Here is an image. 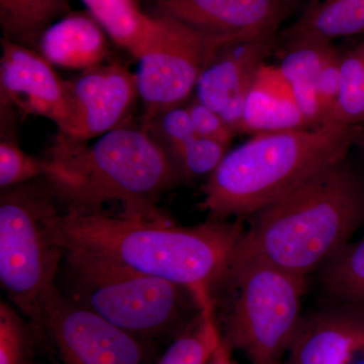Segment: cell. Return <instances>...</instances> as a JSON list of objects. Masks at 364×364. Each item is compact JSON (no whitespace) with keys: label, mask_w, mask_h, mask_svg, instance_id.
I'll return each mask as SVG.
<instances>
[{"label":"cell","mask_w":364,"mask_h":364,"mask_svg":"<svg viewBox=\"0 0 364 364\" xmlns=\"http://www.w3.org/2000/svg\"><path fill=\"white\" fill-rule=\"evenodd\" d=\"M46 233L65 252L91 254L188 287L203 309L214 305L215 289L244 231L239 222L214 218L198 226L181 227L164 217L59 212L48 218Z\"/></svg>","instance_id":"obj_1"},{"label":"cell","mask_w":364,"mask_h":364,"mask_svg":"<svg viewBox=\"0 0 364 364\" xmlns=\"http://www.w3.org/2000/svg\"><path fill=\"white\" fill-rule=\"evenodd\" d=\"M235 256L306 277L349 243L364 219V184L342 160L253 214Z\"/></svg>","instance_id":"obj_2"},{"label":"cell","mask_w":364,"mask_h":364,"mask_svg":"<svg viewBox=\"0 0 364 364\" xmlns=\"http://www.w3.org/2000/svg\"><path fill=\"white\" fill-rule=\"evenodd\" d=\"M48 160L44 177L62 212L98 214L105 203L117 202L126 215L160 219L155 203L181 181L144 128L119 127L91 145L59 133Z\"/></svg>","instance_id":"obj_3"},{"label":"cell","mask_w":364,"mask_h":364,"mask_svg":"<svg viewBox=\"0 0 364 364\" xmlns=\"http://www.w3.org/2000/svg\"><path fill=\"white\" fill-rule=\"evenodd\" d=\"M363 140L358 126L344 124L254 135L227 152L208 177L203 208L214 219L255 214L346 159Z\"/></svg>","instance_id":"obj_4"},{"label":"cell","mask_w":364,"mask_h":364,"mask_svg":"<svg viewBox=\"0 0 364 364\" xmlns=\"http://www.w3.org/2000/svg\"><path fill=\"white\" fill-rule=\"evenodd\" d=\"M56 286L107 322L154 343L178 335L193 321L191 313L202 310L188 287L77 251H66Z\"/></svg>","instance_id":"obj_5"},{"label":"cell","mask_w":364,"mask_h":364,"mask_svg":"<svg viewBox=\"0 0 364 364\" xmlns=\"http://www.w3.org/2000/svg\"><path fill=\"white\" fill-rule=\"evenodd\" d=\"M224 279L233 282L238 294L223 339L251 364H279L301 327L305 277L267 261L234 255Z\"/></svg>","instance_id":"obj_6"},{"label":"cell","mask_w":364,"mask_h":364,"mask_svg":"<svg viewBox=\"0 0 364 364\" xmlns=\"http://www.w3.org/2000/svg\"><path fill=\"white\" fill-rule=\"evenodd\" d=\"M62 212L45 177L2 188L0 195V284L11 305L31 323L41 296L56 284L65 251L46 233L47 219Z\"/></svg>","instance_id":"obj_7"},{"label":"cell","mask_w":364,"mask_h":364,"mask_svg":"<svg viewBox=\"0 0 364 364\" xmlns=\"http://www.w3.org/2000/svg\"><path fill=\"white\" fill-rule=\"evenodd\" d=\"M52 364H155L156 343L124 331L76 303L56 284L45 289L32 323Z\"/></svg>","instance_id":"obj_8"},{"label":"cell","mask_w":364,"mask_h":364,"mask_svg":"<svg viewBox=\"0 0 364 364\" xmlns=\"http://www.w3.org/2000/svg\"><path fill=\"white\" fill-rule=\"evenodd\" d=\"M223 40L203 35L166 16H156V26L139 61V97L144 121L182 107L196 90L205 67L225 46Z\"/></svg>","instance_id":"obj_9"},{"label":"cell","mask_w":364,"mask_h":364,"mask_svg":"<svg viewBox=\"0 0 364 364\" xmlns=\"http://www.w3.org/2000/svg\"><path fill=\"white\" fill-rule=\"evenodd\" d=\"M1 105L28 116L46 117L68 135L73 126L68 83L39 52L2 38L0 59Z\"/></svg>","instance_id":"obj_10"},{"label":"cell","mask_w":364,"mask_h":364,"mask_svg":"<svg viewBox=\"0 0 364 364\" xmlns=\"http://www.w3.org/2000/svg\"><path fill=\"white\" fill-rule=\"evenodd\" d=\"M294 7L284 0H155L158 16L228 44L274 37Z\"/></svg>","instance_id":"obj_11"},{"label":"cell","mask_w":364,"mask_h":364,"mask_svg":"<svg viewBox=\"0 0 364 364\" xmlns=\"http://www.w3.org/2000/svg\"><path fill=\"white\" fill-rule=\"evenodd\" d=\"M67 83L73 126L66 136L81 142L119 128L139 97L136 74L119 62L86 69Z\"/></svg>","instance_id":"obj_12"},{"label":"cell","mask_w":364,"mask_h":364,"mask_svg":"<svg viewBox=\"0 0 364 364\" xmlns=\"http://www.w3.org/2000/svg\"><path fill=\"white\" fill-rule=\"evenodd\" d=\"M277 36L225 46L205 67L196 87V100L219 114L238 135L244 104L256 72L275 48Z\"/></svg>","instance_id":"obj_13"},{"label":"cell","mask_w":364,"mask_h":364,"mask_svg":"<svg viewBox=\"0 0 364 364\" xmlns=\"http://www.w3.org/2000/svg\"><path fill=\"white\" fill-rule=\"evenodd\" d=\"M143 128L159 144L181 179L210 176L228 152L226 146L196 133L183 105L146 119Z\"/></svg>","instance_id":"obj_14"},{"label":"cell","mask_w":364,"mask_h":364,"mask_svg":"<svg viewBox=\"0 0 364 364\" xmlns=\"http://www.w3.org/2000/svg\"><path fill=\"white\" fill-rule=\"evenodd\" d=\"M279 66L263 63L244 104L242 133H279L311 128Z\"/></svg>","instance_id":"obj_15"},{"label":"cell","mask_w":364,"mask_h":364,"mask_svg":"<svg viewBox=\"0 0 364 364\" xmlns=\"http://www.w3.org/2000/svg\"><path fill=\"white\" fill-rule=\"evenodd\" d=\"M364 316L321 314L301 322L289 348V364H350Z\"/></svg>","instance_id":"obj_16"},{"label":"cell","mask_w":364,"mask_h":364,"mask_svg":"<svg viewBox=\"0 0 364 364\" xmlns=\"http://www.w3.org/2000/svg\"><path fill=\"white\" fill-rule=\"evenodd\" d=\"M107 35L90 11L69 13L45 31L38 52L52 65L83 71L107 59Z\"/></svg>","instance_id":"obj_17"},{"label":"cell","mask_w":364,"mask_h":364,"mask_svg":"<svg viewBox=\"0 0 364 364\" xmlns=\"http://www.w3.org/2000/svg\"><path fill=\"white\" fill-rule=\"evenodd\" d=\"M364 33V0H311L282 35V48L303 42L332 44Z\"/></svg>","instance_id":"obj_18"},{"label":"cell","mask_w":364,"mask_h":364,"mask_svg":"<svg viewBox=\"0 0 364 364\" xmlns=\"http://www.w3.org/2000/svg\"><path fill=\"white\" fill-rule=\"evenodd\" d=\"M332 45L303 42L282 48L280 71L291 85L304 117L312 127L324 124L318 97V79Z\"/></svg>","instance_id":"obj_19"},{"label":"cell","mask_w":364,"mask_h":364,"mask_svg":"<svg viewBox=\"0 0 364 364\" xmlns=\"http://www.w3.org/2000/svg\"><path fill=\"white\" fill-rule=\"evenodd\" d=\"M82 1L117 46L140 58L154 33L156 16L143 14L134 0Z\"/></svg>","instance_id":"obj_20"},{"label":"cell","mask_w":364,"mask_h":364,"mask_svg":"<svg viewBox=\"0 0 364 364\" xmlns=\"http://www.w3.org/2000/svg\"><path fill=\"white\" fill-rule=\"evenodd\" d=\"M68 14V0H0L4 37L36 51L45 31Z\"/></svg>","instance_id":"obj_21"},{"label":"cell","mask_w":364,"mask_h":364,"mask_svg":"<svg viewBox=\"0 0 364 364\" xmlns=\"http://www.w3.org/2000/svg\"><path fill=\"white\" fill-rule=\"evenodd\" d=\"M222 339L214 306H205L155 364H208Z\"/></svg>","instance_id":"obj_22"},{"label":"cell","mask_w":364,"mask_h":364,"mask_svg":"<svg viewBox=\"0 0 364 364\" xmlns=\"http://www.w3.org/2000/svg\"><path fill=\"white\" fill-rule=\"evenodd\" d=\"M322 282L335 296L364 305V236L347 244L325 265Z\"/></svg>","instance_id":"obj_23"},{"label":"cell","mask_w":364,"mask_h":364,"mask_svg":"<svg viewBox=\"0 0 364 364\" xmlns=\"http://www.w3.org/2000/svg\"><path fill=\"white\" fill-rule=\"evenodd\" d=\"M39 350L32 323L11 304L0 301V364H36Z\"/></svg>","instance_id":"obj_24"},{"label":"cell","mask_w":364,"mask_h":364,"mask_svg":"<svg viewBox=\"0 0 364 364\" xmlns=\"http://www.w3.org/2000/svg\"><path fill=\"white\" fill-rule=\"evenodd\" d=\"M364 122V41L341 54L339 95L334 123L358 126Z\"/></svg>","instance_id":"obj_25"},{"label":"cell","mask_w":364,"mask_h":364,"mask_svg":"<svg viewBox=\"0 0 364 364\" xmlns=\"http://www.w3.org/2000/svg\"><path fill=\"white\" fill-rule=\"evenodd\" d=\"M49 160L31 156L13 139L0 142V188H6L46 176Z\"/></svg>","instance_id":"obj_26"},{"label":"cell","mask_w":364,"mask_h":364,"mask_svg":"<svg viewBox=\"0 0 364 364\" xmlns=\"http://www.w3.org/2000/svg\"><path fill=\"white\" fill-rule=\"evenodd\" d=\"M340 62L341 53L332 45L326 55L318 79V97L324 124H335L339 95Z\"/></svg>","instance_id":"obj_27"},{"label":"cell","mask_w":364,"mask_h":364,"mask_svg":"<svg viewBox=\"0 0 364 364\" xmlns=\"http://www.w3.org/2000/svg\"><path fill=\"white\" fill-rule=\"evenodd\" d=\"M186 109L193 122V128L198 135L229 147L230 143L237 134L225 123L219 114L196 98L186 105Z\"/></svg>","instance_id":"obj_28"},{"label":"cell","mask_w":364,"mask_h":364,"mask_svg":"<svg viewBox=\"0 0 364 364\" xmlns=\"http://www.w3.org/2000/svg\"><path fill=\"white\" fill-rule=\"evenodd\" d=\"M208 364H235L231 358V348L224 339H222L221 343L215 349Z\"/></svg>","instance_id":"obj_29"},{"label":"cell","mask_w":364,"mask_h":364,"mask_svg":"<svg viewBox=\"0 0 364 364\" xmlns=\"http://www.w3.org/2000/svg\"><path fill=\"white\" fill-rule=\"evenodd\" d=\"M284 1L289 2V4H291V6H296V0H284Z\"/></svg>","instance_id":"obj_30"},{"label":"cell","mask_w":364,"mask_h":364,"mask_svg":"<svg viewBox=\"0 0 364 364\" xmlns=\"http://www.w3.org/2000/svg\"><path fill=\"white\" fill-rule=\"evenodd\" d=\"M363 345L364 348V326H363Z\"/></svg>","instance_id":"obj_31"},{"label":"cell","mask_w":364,"mask_h":364,"mask_svg":"<svg viewBox=\"0 0 364 364\" xmlns=\"http://www.w3.org/2000/svg\"><path fill=\"white\" fill-rule=\"evenodd\" d=\"M360 143H363V145H364V141H363H363H361V142H360Z\"/></svg>","instance_id":"obj_32"}]
</instances>
